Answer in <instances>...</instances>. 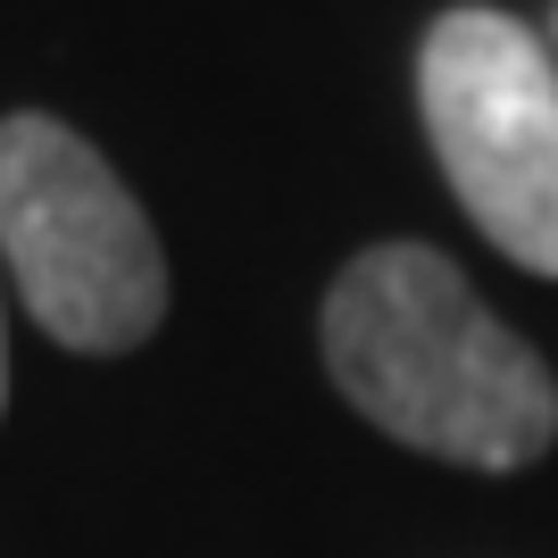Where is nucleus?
<instances>
[{"label":"nucleus","instance_id":"obj_4","mask_svg":"<svg viewBox=\"0 0 558 558\" xmlns=\"http://www.w3.org/2000/svg\"><path fill=\"white\" fill-rule=\"evenodd\" d=\"M0 400H9V326H0Z\"/></svg>","mask_w":558,"mask_h":558},{"label":"nucleus","instance_id":"obj_2","mask_svg":"<svg viewBox=\"0 0 558 558\" xmlns=\"http://www.w3.org/2000/svg\"><path fill=\"white\" fill-rule=\"evenodd\" d=\"M0 267L59 350L117 359L159 333L167 258L134 192L59 117H0Z\"/></svg>","mask_w":558,"mask_h":558},{"label":"nucleus","instance_id":"obj_1","mask_svg":"<svg viewBox=\"0 0 558 558\" xmlns=\"http://www.w3.org/2000/svg\"><path fill=\"white\" fill-rule=\"evenodd\" d=\"M333 392L392 442L517 475L558 442V375L425 242H375L326 292Z\"/></svg>","mask_w":558,"mask_h":558},{"label":"nucleus","instance_id":"obj_3","mask_svg":"<svg viewBox=\"0 0 558 558\" xmlns=\"http://www.w3.org/2000/svg\"><path fill=\"white\" fill-rule=\"evenodd\" d=\"M425 134L459 209L525 276H558V68L509 9H442L417 50Z\"/></svg>","mask_w":558,"mask_h":558}]
</instances>
